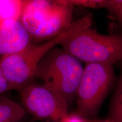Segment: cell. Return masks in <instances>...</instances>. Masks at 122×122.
Returning <instances> with one entry per match:
<instances>
[{"instance_id":"1","label":"cell","mask_w":122,"mask_h":122,"mask_svg":"<svg viewBox=\"0 0 122 122\" xmlns=\"http://www.w3.org/2000/svg\"><path fill=\"white\" fill-rule=\"evenodd\" d=\"M91 14L74 21L67 30L44 43L30 46L19 52L0 57V68L9 85V90L21 89L33 82L40 61L49 51L61 45L76 33L91 27Z\"/></svg>"},{"instance_id":"2","label":"cell","mask_w":122,"mask_h":122,"mask_svg":"<svg viewBox=\"0 0 122 122\" xmlns=\"http://www.w3.org/2000/svg\"><path fill=\"white\" fill-rule=\"evenodd\" d=\"M74 7L67 0H27L20 21L30 39L46 41L70 27Z\"/></svg>"},{"instance_id":"3","label":"cell","mask_w":122,"mask_h":122,"mask_svg":"<svg viewBox=\"0 0 122 122\" xmlns=\"http://www.w3.org/2000/svg\"><path fill=\"white\" fill-rule=\"evenodd\" d=\"M83 68L80 61L58 46L40 61L35 77L63 96L70 105L75 98Z\"/></svg>"},{"instance_id":"4","label":"cell","mask_w":122,"mask_h":122,"mask_svg":"<svg viewBox=\"0 0 122 122\" xmlns=\"http://www.w3.org/2000/svg\"><path fill=\"white\" fill-rule=\"evenodd\" d=\"M61 46L85 64L113 65L122 60V34H101L91 27L76 33Z\"/></svg>"},{"instance_id":"5","label":"cell","mask_w":122,"mask_h":122,"mask_svg":"<svg viewBox=\"0 0 122 122\" xmlns=\"http://www.w3.org/2000/svg\"><path fill=\"white\" fill-rule=\"evenodd\" d=\"M115 81L113 65L85 64L76 92L77 114L85 118L95 116Z\"/></svg>"},{"instance_id":"6","label":"cell","mask_w":122,"mask_h":122,"mask_svg":"<svg viewBox=\"0 0 122 122\" xmlns=\"http://www.w3.org/2000/svg\"><path fill=\"white\" fill-rule=\"evenodd\" d=\"M23 107L42 122H60L68 114L62 96L43 83L32 82L19 91Z\"/></svg>"},{"instance_id":"7","label":"cell","mask_w":122,"mask_h":122,"mask_svg":"<svg viewBox=\"0 0 122 122\" xmlns=\"http://www.w3.org/2000/svg\"><path fill=\"white\" fill-rule=\"evenodd\" d=\"M32 44L28 32L20 20L0 24V56L19 52Z\"/></svg>"},{"instance_id":"8","label":"cell","mask_w":122,"mask_h":122,"mask_svg":"<svg viewBox=\"0 0 122 122\" xmlns=\"http://www.w3.org/2000/svg\"><path fill=\"white\" fill-rule=\"evenodd\" d=\"M26 111L4 94H0V122H23Z\"/></svg>"},{"instance_id":"9","label":"cell","mask_w":122,"mask_h":122,"mask_svg":"<svg viewBox=\"0 0 122 122\" xmlns=\"http://www.w3.org/2000/svg\"><path fill=\"white\" fill-rule=\"evenodd\" d=\"M25 1L0 0V24L10 20H20Z\"/></svg>"},{"instance_id":"10","label":"cell","mask_w":122,"mask_h":122,"mask_svg":"<svg viewBox=\"0 0 122 122\" xmlns=\"http://www.w3.org/2000/svg\"><path fill=\"white\" fill-rule=\"evenodd\" d=\"M109 120L111 122H122V60L120 75L111 101Z\"/></svg>"},{"instance_id":"11","label":"cell","mask_w":122,"mask_h":122,"mask_svg":"<svg viewBox=\"0 0 122 122\" xmlns=\"http://www.w3.org/2000/svg\"><path fill=\"white\" fill-rule=\"evenodd\" d=\"M105 9L122 27V0H106Z\"/></svg>"},{"instance_id":"12","label":"cell","mask_w":122,"mask_h":122,"mask_svg":"<svg viewBox=\"0 0 122 122\" xmlns=\"http://www.w3.org/2000/svg\"><path fill=\"white\" fill-rule=\"evenodd\" d=\"M73 6L92 9H105L106 0H67Z\"/></svg>"},{"instance_id":"13","label":"cell","mask_w":122,"mask_h":122,"mask_svg":"<svg viewBox=\"0 0 122 122\" xmlns=\"http://www.w3.org/2000/svg\"><path fill=\"white\" fill-rule=\"evenodd\" d=\"M60 122H89L78 114H68Z\"/></svg>"},{"instance_id":"14","label":"cell","mask_w":122,"mask_h":122,"mask_svg":"<svg viewBox=\"0 0 122 122\" xmlns=\"http://www.w3.org/2000/svg\"><path fill=\"white\" fill-rule=\"evenodd\" d=\"M9 91L8 83L2 70L0 68V94H4L5 92Z\"/></svg>"},{"instance_id":"15","label":"cell","mask_w":122,"mask_h":122,"mask_svg":"<svg viewBox=\"0 0 122 122\" xmlns=\"http://www.w3.org/2000/svg\"><path fill=\"white\" fill-rule=\"evenodd\" d=\"M111 122L110 121V120H109V119H108L106 120H102V121H97V122Z\"/></svg>"}]
</instances>
